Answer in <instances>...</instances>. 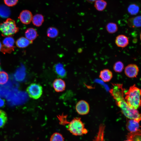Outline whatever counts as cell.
<instances>
[{"instance_id": "obj_25", "label": "cell", "mask_w": 141, "mask_h": 141, "mask_svg": "<svg viewBox=\"0 0 141 141\" xmlns=\"http://www.w3.org/2000/svg\"><path fill=\"white\" fill-rule=\"evenodd\" d=\"M139 7L135 4L130 5L128 8V13L131 15H135L138 13L139 11Z\"/></svg>"}, {"instance_id": "obj_12", "label": "cell", "mask_w": 141, "mask_h": 141, "mask_svg": "<svg viewBox=\"0 0 141 141\" xmlns=\"http://www.w3.org/2000/svg\"><path fill=\"white\" fill-rule=\"evenodd\" d=\"M139 123L134 120L128 119L126 123V129L130 132H135L139 129Z\"/></svg>"}, {"instance_id": "obj_1", "label": "cell", "mask_w": 141, "mask_h": 141, "mask_svg": "<svg viewBox=\"0 0 141 141\" xmlns=\"http://www.w3.org/2000/svg\"><path fill=\"white\" fill-rule=\"evenodd\" d=\"M111 84L109 92L122 113L128 119H133L139 122L141 120L140 114L137 110L131 109L127 105L124 98L125 89L123 88V85L115 83Z\"/></svg>"}, {"instance_id": "obj_14", "label": "cell", "mask_w": 141, "mask_h": 141, "mask_svg": "<svg viewBox=\"0 0 141 141\" xmlns=\"http://www.w3.org/2000/svg\"><path fill=\"white\" fill-rule=\"evenodd\" d=\"M127 24L130 27L136 28L141 26V16H138L129 19L127 21Z\"/></svg>"}, {"instance_id": "obj_2", "label": "cell", "mask_w": 141, "mask_h": 141, "mask_svg": "<svg viewBox=\"0 0 141 141\" xmlns=\"http://www.w3.org/2000/svg\"><path fill=\"white\" fill-rule=\"evenodd\" d=\"M141 92V90L134 84L125 93V99L131 109L137 110L140 106Z\"/></svg>"}, {"instance_id": "obj_18", "label": "cell", "mask_w": 141, "mask_h": 141, "mask_svg": "<svg viewBox=\"0 0 141 141\" xmlns=\"http://www.w3.org/2000/svg\"><path fill=\"white\" fill-rule=\"evenodd\" d=\"M54 69L55 73L60 77L63 78L66 77V71L61 63H59L56 64L54 67Z\"/></svg>"}, {"instance_id": "obj_6", "label": "cell", "mask_w": 141, "mask_h": 141, "mask_svg": "<svg viewBox=\"0 0 141 141\" xmlns=\"http://www.w3.org/2000/svg\"><path fill=\"white\" fill-rule=\"evenodd\" d=\"M1 51L4 54L10 53L14 51L15 47L14 46L15 40L11 37H8L3 40Z\"/></svg>"}, {"instance_id": "obj_26", "label": "cell", "mask_w": 141, "mask_h": 141, "mask_svg": "<svg viewBox=\"0 0 141 141\" xmlns=\"http://www.w3.org/2000/svg\"><path fill=\"white\" fill-rule=\"evenodd\" d=\"M124 68V66L123 63L120 61L116 62L114 64L113 69L117 73L121 72Z\"/></svg>"}, {"instance_id": "obj_27", "label": "cell", "mask_w": 141, "mask_h": 141, "mask_svg": "<svg viewBox=\"0 0 141 141\" xmlns=\"http://www.w3.org/2000/svg\"><path fill=\"white\" fill-rule=\"evenodd\" d=\"M64 139L63 136L58 132H55L51 136L50 141H64Z\"/></svg>"}, {"instance_id": "obj_31", "label": "cell", "mask_w": 141, "mask_h": 141, "mask_svg": "<svg viewBox=\"0 0 141 141\" xmlns=\"http://www.w3.org/2000/svg\"><path fill=\"white\" fill-rule=\"evenodd\" d=\"M2 44H1V42H0V51L1 50V47H2Z\"/></svg>"}, {"instance_id": "obj_19", "label": "cell", "mask_w": 141, "mask_h": 141, "mask_svg": "<svg viewBox=\"0 0 141 141\" xmlns=\"http://www.w3.org/2000/svg\"><path fill=\"white\" fill-rule=\"evenodd\" d=\"M32 21L34 25L37 27H40L44 22V17L41 14H36L33 16Z\"/></svg>"}, {"instance_id": "obj_22", "label": "cell", "mask_w": 141, "mask_h": 141, "mask_svg": "<svg viewBox=\"0 0 141 141\" xmlns=\"http://www.w3.org/2000/svg\"><path fill=\"white\" fill-rule=\"evenodd\" d=\"M106 29L109 33L113 34L117 31L118 27L116 24L113 22H110L107 24L106 26Z\"/></svg>"}, {"instance_id": "obj_23", "label": "cell", "mask_w": 141, "mask_h": 141, "mask_svg": "<svg viewBox=\"0 0 141 141\" xmlns=\"http://www.w3.org/2000/svg\"><path fill=\"white\" fill-rule=\"evenodd\" d=\"M10 12L9 9L4 5L0 6V16L3 18H6L9 16Z\"/></svg>"}, {"instance_id": "obj_7", "label": "cell", "mask_w": 141, "mask_h": 141, "mask_svg": "<svg viewBox=\"0 0 141 141\" xmlns=\"http://www.w3.org/2000/svg\"><path fill=\"white\" fill-rule=\"evenodd\" d=\"M75 109L79 114L84 115L88 114L90 110V107L88 103L84 100L79 101L75 106Z\"/></svg>"}, {"instance_id": "obj_20", "label": "cell", "mask_w": 141, "mask_h": 141, "mask_svg": "<svg viewBox=\"0 0 141 141\" xmlns=\"http://www.w3.org/2000/svg\"><path fill=\"white\" fill-rule=\"evenodd\" d=\"M59 32L56 27H49L47 31V36L50 38H54L58 35Z\"/></svg>"}, {"instance_id": "obj_8", "label": "cell", "mask_w": 141, "mask_h": 141, "mask_svg": "<svg viewBox=\"0 0 141 141\" xmlns=\"http://www.w3.org/2000/svg\"><path fill=\"white\" fill-rule=\"evenodd\" d=\"M139 72V68L135 64H128L125 68L124 72L126 75L131 78H136Z\"/></svg>"}, {"instance_id": "obj_24", "label": "cell", "mask_w": 141, "mask_h": 141, "mask_svg": "<svg viewBox=\"0 0 141 141\" xmlns=\"http://www.w3.org/2000/svg\"><path fill=\"white\" fill-rule=\"evenodd\" d=\"M8 120L6 113L3 110L0 109V128L5 125Z\"/></svg>"}, {"instance_id": "obj_13", "label": "cell", "mask_w": 141, "mask_h": 141, "mask_svg": "<svg viewBox=\"0 0 141 141\" xmlns=\"http://www.w3.org/2000/svg\"><path fill=\"white\" fill-rule=\"evenodd\" d=\"M113 76L112 72L108 69H104L101 70L99 75V77L105 82L110 81Z\"/></svg>"}, {"instance_id": "obj_33", "label": "cell", "mask_w": 141, "mask_h": 141, "mask_svg": "<svg viewBox=\"0 0 141 141\" xmlns=\"http://www.w3.org/2000/svg\"></svg>"}, {"instance_id": "obj_21", "label": "cell", "mask_w": 141, "mask_h": 141, "mask_svg": "<svg viewBox=\"0 0 141 141\" xmlns=\"http://www.w3.org/2000/svg\"><path fill=\"white\" fill-rule=\"evenodd\" d=\"M95 2V7L98 10H103L107 6V3L103 0H96Z\"/></svg>"}, {"instance_id": "obj_29", "label": "cell", "mask_w": 141, "mask_h": 141, "mask_svg": "<svg viewBox=\"0 0 141 141\" xmlns=\"http://www.w3.org/2000/svg\"><path fill=\"white\" fill-rule=\"evenodd\" d=\"M4 3L7 6L12 7L16 5L18 0H4Z\"/></svg>"}, {"instance_id": "obj_9", "label": "cell", "mask_w": 141, "mask_h": 141, "mask_svg": "<svg viewBox=\"0 0 141 141\" xmlns=\"http://www.w3.org/2000/svg\"><path fill=\"white\" fill-rule=\"evenodd\" d=\"M33 15L31 12L29 10H24L20 14L19 18L22 23L28 24L32 21Z\"/></svg>"}, {"instance_id": "obj_32", "label": "cell", "mask_w": 141, "mask_h": 141, "mask_svg": "<svg viewBox=\"0 0 141 141\" xmlns=\"http://www.w3.org/2000/svg\"><path fill=\"white\" fill-rule=\"evenodd\" d=\"M124 141H131L127 139V140H125Z\"/></svg>"}, {"instance_id": "obj_28", "label": "cell", "mask_w": 141, "mask_h": 141, "mask_svg": "<svg viewBox=\"0 0 141 141\" xmlns=\"http://www.w3.org/2000/svg\"><path fill=\"white\" fill-rule=\"evenodd\" d=\"M9 79L8 74L3 71L0 72V84L3 85L6 84Z\"/></svg>"}, {"instance_id": "obj_10", "label": "cell", "mask_w": 141, "mask_h": 141, "mask_svg": "<svg viewBox=\"0 0 141 141\" xmlns=\"http://www.w3.org/2000/svg\"><path fill=\"white\" fill-rule=\"evenodd\" d=\"M115 42L118 46L124 48L128 45L129 41L128 38L126 36L124 35L120 34L116 36Z\"/></svg>"}, {"instance_id": "obj_30", "label": "cell", "mask_w": 141, "mask_h": 141, "mask_svg": "<svg viewBox=\"0 0 141 141\" xmlns=\"http://www.w3.org/2000/svg\"><path fill=\"white\" fill-rule=\"evenodd\" d=\"M89 2H95L96 0H86Z\"/></svg>"}, {"instance_id": "obj_15", "label": "cell", "mask_w": 141, "mask_h": 141, "mask_svg": "<svg viewBox=\"0 0 141 141\" xmlns=\"http://www.w3.org/2000/svg\"><path fill=\"white\" fill-rule=\"evenodd\" d=\"M33 41H30L26 38L22 37L16 41V44L17 46L20 48H26L30 44L32 43Z\"/></svg>"}, {"instance_id": "obj_17", "label": "cell", "mask_w": 141, "mask_h": 141, "mask_svg": "<svg viewBox=\"0 0 141 141\" xmlns=\"http://www.w3.org/2000/svg\"><path fill=\"white\" fill-rule=\"evenodd\" d=\"M127 139L131 141H141V131L139 129L133 132H130L127 136Z\"/></svg>"}, {"instance_id": "obj_4", "label": "cell", "mask_w": 141, "mask_h": 141, "mask_svg": "<svg viewBox=\"0 0 141 141\" xmlns=\"http://www.w3.org/2000/svg\"><path fill=\"white\" fill-rule=\"evenodd\" d=\"M19 28L15 21L8 18L5 21L0 24V31L3 37H11L17 33Z\"/></svg>"}, {"instance_id": "obj_5", "label": "cell", "mask_w": 141, "mask_h": 141, "mask_svg": "<svg viewBox=\"0 0 141 141\" xmlns=\"http://www.w3.org/2000/svg\"><path fill=\"white\" fill-rule=\"evenodd\" d=\"M26 91L30 98L37 99L41 96L43 93V88L39 84L33 83L27 87Z\"/></svg>"}, {"instance_id": "obj_16", "label": "cell", "mask_w": 141, "mask_h": 141, "mask_svg": "<svg viewBox=\"0 0 141 141\" xmlns=\"http://www.w3.org/2000/svg\"><path fill=\"white\" fill-rule=\"evenodd\" d=\"M25 35L26 38L33 41L38 36L37 31L34 29L30 28H28L25 31Z\"/></svg>"}, {"instance_id": "obj_3", "label": "cell", "mask_w": 141, "mask_h": 141, "mask_svg": "<svg viewBox=\"0 0 141 141\" xmlns=\"http://www.w3.org/2000/svg\"><path fill=\"white\" fill-rule=\"evenodd\" d=\"M67 130L74 135L82 136L87 132L80 118H74L70 122L67 121Z\"/></svg>"}, {"instance_id": "obj_11", "label": "cell", "mask_w": 141, "mask_h": 141, "mask_svg": "<svg viewBox=\"0 0 141 141\" xmlns=\"http://www.w3.org/2000/svg\"><path fill=\"white\" fill-rule=\"evenodd\" d=\"M52 86L55 91L57 92L63 91L66 86L65 81L61 78L55 79L53 82Z\"/></svg>"}]
</instances>
